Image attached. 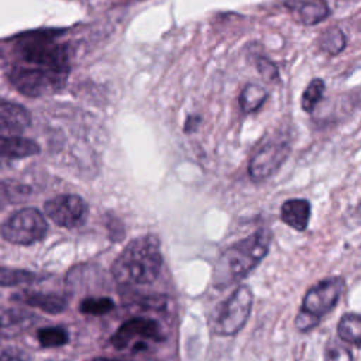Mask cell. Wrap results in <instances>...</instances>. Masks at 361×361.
Masks as SVG:
<instances>
[{"label": "cell", "instance_id": "obj_1", "mask_svg": "<svg viewBox=\"0 0 361 361\" xmlns=\"http://www.w3.org/2000/svg\"><path fill=\"white\" fill-rule=\"evenodd\" d=\"M272 233L262 227L227 247L213 268V286L224 289L244 279L268 254Z\"/></svg>", "mask_w": 361, "mask_h": 361}, {"label": "cell", "instance_id": "obj_2", "mask_svg": "<svg viewBox=\"0 0 361 361\" xmlns=\"http://www.w3.org/2000/svg\"><path fill=\"white\" fill-rule=\"evenodd\" d=\"M162 268L159 238L144 234L131 240L111 265L113 278L124 286L152 283Z\"/></svg>", "mask_w": 361, "mask_h": 361}, {"label": "cell", "instance_id": "obj_3", "mask_svg": "<svg viewBox=\"0 0 361 361\" xmlns=\"http://www.w3.org/2000/svg\"><path fill=\"white\" fill-rule=\"evenodd\" d=\"M344 279L341 276H329L307 289L302 299L300 309L295 319L299 331L306 333L314 329L323 316L334 309L344 290Z\"/></svg>", "mask_w": 361, "mask_h": 361}, {"label": "cell", "instance_id": "obj_4", "mask_svg": "<svg viewBox=\"0 0 361 361\" xmlns=\"http://www.w3.org/2000/svg\"><path fill=\"white\" fill-rule=\"evenodd\" d=\"M18 52L28 65L69 71V47L56 42L49 32H38L21 39Z\"/></svg>", "mask_w": 361, "mask_h": 361}, {"label": "cell", "instance_id": "obj_5", "mask_svg": "<svg viewBox=\"0 0 361 361\" xmlns=\"http://www.w3.org/2000/svg\"><path fill=\"white\" fill-rule=\"evenodd\" d=\"M69 71L48 69L41 66H14L8 73L13 87L28 96L41 97L61 90L68 79Z\"/></svg>", "mask_w": 361, "mask_h": 361}, {"label": "cell", "instance_id": "obj_6", "mask_svg": "<svg viewBox=\"0 0 361 361\" xmlns=\"http://www.w3.org/2000/svg\"><path fill=\"white\" fill-rule=\"evenodd\" d=\"M166 334L161 324L151 317H131L110 337L111 345L118 351H145L151 344L165 341Z\"/></svg>", "mask_w": 361, "mask_h": 361}, {"label": "cell", "instance_id": "obj_7", "mask_svg": "<svg viewBox=\"0 0 361 361\" xmlns=\"http://www.w3.org/2000/svg\"><path fill=\"white\" fill-rule=\"evenodd\" d=\"M252 292L247 285L237 286L217 309L212 329L214 334L230 337L237 334L247 323L252 307Z\"/></svg>", "mask_w": 361, "mask_h": 361}, {"label": "cell", "instance_id": "obj_8", "mask_svg": "<svg viewBox=\"0 0 361 361\" xmlns=\"http://www.w3.org/2000/svg\"><path fill=\"white\" fill-rule=\"evenodd\" d=\"M47 231L48 223L44 214L34 207L14 212L1 226L3 238L17 245H30L41 241Z\"/></svg>", "mask_w": 361, "mask_h": 361}, {"label": "cell", "instance_id": "obj_9", "mask_svg": "<svg viewBox=\"0 0 361 361\" xmlns=\"http://www.w3.org/2000/svg\"><path fill=\"white\" fill-rule=\"evenodd\" d=\"M290 154V141L283 137H274L265 141L248 162V175L254 182L271 178Z\"/></svg>", "mask_w": 361, "mask_h": 361}, {"label": "cell", "instance_id": "obj_10", "mask_svg": "<svg viewBox=\"0 0 361 361\" xmlns=\"http://www.w3.org/2000/svg\"><path fill=\"white\" fill-rule=\"evenodd\" d=\"M44 212L56 226L76 228L86 221L89 206L79 195H59L45 202Z\"/></svg>", "mask_w": 361, "mask_h": 361}, {"label": "cell", "instance_id": "obj_11", "mask_svg": "<svg viewBox=\"0 0 361 361\" xmlns=\"http://www.w3.org/2000/svg\"><path fill=\"white\" fill-rule=\"evenodd\" d=\"M13 300L27 305L35 309H39L44 313L58 314L62 313L68 306V296L58 292H44V290H32L24 289L13 295Z\"/></svg>", "mask_w": 361, "mask_h": 361}, {"label": "cell", "instance_id": "obj_12", "mask_svg": "<svg viewBox=\"0 0 361 361\" xmlns=\"http://www.w3.org/2000/svg\"><path fill=\"white\" fill-rule=\"evenodd\" d=\"M31 123V114L21 104L0 100V137L20 135Z\"/></svg>", "mask_w": 361, "mask_h": 361}, {"label": "cell", "instance_id": "obj_13", "mask_svg": "<svg viewBox=\"0 0 361 361\" xmlns=\"http://www.w3.org/2000/svg\"><path fill=\"white\" fill-rule=\"evenodd\" d=\"M283 4L305 25H316L329 16L326 0H286Z\"/></svg>", "mask_w": 361, "mask_h": 361}, {"label": "cell", "instance_id": "obj_14", "mask_svg": "<svg viewBox=\"0 0 361 361\" xmlns=\"http://www.w3.org/2000/svg\"><path fill=\"white\" fill-rule=\"evenodd\" d=\"M281 220L296 231L306 230L310 220V203L306 199H288L279 212Z\"/></svg>", "mask_w": 361, "mask_h": 361}, {"label": "cell", "instance_id": "obj_15", "mask_svg": "<svg viewBox=\"0 0 361 361\" xmlns=\"http://www.w3.org/2000/svg\"><path fill=\"white\" fill-rule=\"evenodd\" d=\"M32 314L21 307H0V336H14L30 326Z\"/></svg>", "mask_w": 361, "mask_h": 361}, {"label": "cell", "instance_id": "obj_16", "mask_svg": "<svg viewBox=\"0 0 361 361\" xmlns=\"http://www.w3.org/2000/svg\"><path fill=\"white\" fill-rule=\"evenodd\" d=\"M39 145L21 135L0 137V157L1 158H27L37 155Z\"/></svg>", "mask_w": 361, "mask_h": 361}, {"label": "cell", "instance_id": "obj_17", "mask_svg": "<svg viewBox=\"0 0 361 361\" xmlns=\"http://www.w3.org/2000/svg\"><path fill=\"white\" fill-rule=\"evenodd\" d=\"M337 334L338 337L355 345L357 348L360 347V340H361V320L357 313H345L341 316L338 324H337Z\"/></svg>", "mask_w": 361, "mask_h": 361}, {"label": "cell", "instance_id": "obj_18", "mask_svg": "<svg viewBox=\"0 0 361 361\" xmlns=\"http://www.w3.org/2000/svg\"><path fill=\"white\" fill-rule=\"evenodd\" d=\"M268 97V92L255 83L247 85L240 94V107L244 113L257 111Z\"/></svg>", "mask_w": 361, "mask_h": 361}, {"label": "cell", "instance_id": "obj_19", "mask_svg": "<svg viewBox=\"0 0 361 361\" xmlns=\"http://www.w3.org/2000/svg\"><path fill=\"white\" fill-rule=\"evenodd\" d=\"M41 278L42 276L32 271L0 265V286H17L24 283H32Z\"/></svg>", "mask_w": 361, "mask_h": 361}, {"label": "cell", "instance_id": "obj_20", "mask_svg": "<svg viewBox=\"0 0 361 361\" xmlns=\"http://www.w3.org/2000/svg\"><path fill=\"white\" fill-rule=\"evenodd\" d=\"M37 340L42 348H59L68 344L69 334L61 326H48L37 331Z\"/></svg>", "mask_w": 361, "mask_h": 361}, {"label": "cell", "instance_id": "obj_21", "mask_svg": "<svg viewBox=\"0 0 361 361\" xmlns=\"http://www.w3.org/2000/svg\"><path fill=\"white\" fill-rule=\"evenodd\" d=\"M319 47L330 54V55H336L338 52H341L345 47V35L343 34V31L337 27H331L327 31H324L320 38H319Z\"/></svg>", "mask_w": 361, "mask_h": 361}, {"label": "cell", "instance_id": "obj_22", "mask_svg": "<svg viewBox=\"0 0 361 361\" xmlns=\"http://www.w3.org/2000/svg\"><path fill=\"white\" fill-rule=\"evenodd\" d=\"M324 82L319 78L312 79L309 82V85L306 86V89L303 90L302 94V100H300V106L306 113H312L314 110V107L317 106V103L322 100L323 93H324Z\"/></svg>", "mask_w": 361, "mask_h": 361}, {"label": "cell", "instance_id": "obj_23", "mask_svg": "<svg viewBox=\"0 0 361 361\" xmlns=\"http://www.w3.org/2000/svg\"><path fill=\"white\" fill-rule=\"evenodd\" d=\"M114 309V302L107 296L86 298L80 302L79 310L87 316H104Z\"/></svg>", "mask_w": 361, "mask_h": 361}, {"label": "cell", "instance_id": "obj_24", "mask_svg": "<svg viewBox=\"0 0 361 361\" xmlns=\"http://www.w3.org/2000/svg\"><path fill=\"white\" fill-rule=\"evenodd\" d=\"M30 192V189L25 185H21L14 180H1L0 182V200L3 202H11L16 197L24 196Z\"/></svg>", "mask_w": 361, "mask_h": 361}, {"label": "cell", "instance_id": "obj_25", "mask_svg": "<svg viewBox=\"0 0 361 361\" xmlns=\"http://www.w3.org/2000/svg\"><path fill=\"white\" fill-rule=\"evenodd\" d=\"M324 361H354V357L347 347L336 345L327 350Z\"/></svg>", "mask_w": 361, "mask_h": 361}, {"label": "cell", "instance_id": "obj_26", "mask_svg": "<svg viewBox=\"0 0 361 361\" xmlns=\"http://www.w3.org/2000/svg\"><path fill=\"white\" fill-rule=\"evenodd\" d=\"M257 66H258L259 73H261L265 79L274 80V79L278 78V69H276L275 63L271 62L269 59H267V58H259Z\"/></svg>", "mask_w": 361, "mask_h": 361}, {"label": "cell", "instance_id": "obj_27", "mask_svg": "<svg viewBox=\"0 0 361 361\" xmlns=\"http://www.w3.org/2000/svg\"><path fill=\"white\" fill-rule=\"evenodd\" d=\"M200 121H202V118L199 116H189L185 123V133L195 131L197 128V126L200 124Z\"/></svg>", "mask_w": 361, "mask_h": 361}, {"label": "cell", "instance_id": "obj_28", "mask_svg": "<svg viewBox=\"0 0 361 361\" xmlns=\"http://www.w3.org/2000/svg\"><path fill=\"white\" fill-rule=\"evenodd\" d=\"M0 361H23V358L16 351L7 350L0 353Z\"/></svg>", "mask_w": 361, "mask_h": 361}, {"label": "cell", "instance_id": "obj_29", "mask_svg": "<svg viewBox=\"0 0 361 361\" xmlns=\"http://www.w3.org/2000/svg\"><path fill=\"white\" fill-rule=\"evenodd\" d=\"M89 361H123V360H116V358H106V357H99V358H93Z\"/></svg>", "mask_w": 361, "mask_h": 361}]
</instances>
